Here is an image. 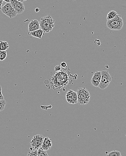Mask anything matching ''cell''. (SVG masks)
I'll return each mask as SVG.
<instances>
[{
    "mask_svg": "<svg viewBox=\"0 0 126 156\" xmlns=\"http://www.w3.org/2000/svg\"><path fill=\"white\" fill-rule=\"evenodd\" d=\"M27 1V0H24V1Z\"/></svg>",
    "mask_w": 126,
    "mask_h": 156,
    "instance_id": "4316f807",
    "label": "cell"
},
{
    "mask_svg": "<svg viewBox=\"0 0 126 156\" xmlns=\"http://www.w3.org/2000/svg\"><path fill=\"white\" fill-rule=\"evenodd\" d=\"M3 1H6V2L10 3V0H3Z\"/></svg>",
    "mask_w": 126,
    "mask_h": 156,
    "instance_id": "cb8c5ba5",
    "label": "cell"
},
{
    "mask_svg": "<svg viewBox=\"0 0 126 156\" xmlns=\"http://www.w3.org/2000/svg\"><path fill=\"white\" fill-rule=\"evenodd\" d=\"M118 14L115 11H112L109 12V13L107 14L106 16V19L107 20H111L115 17Z\"/></svg>",
    "mask_w": 126,
    "mask_h": 156,
    "instance_id": "5bb4252c",
    "label": "cell"
},
{
    "mask_svg": "<svg viewBox=\"0 0 126 156\" xmlns=\"http://www.w3.org/2000/svg\"><path fill=\"white\" fill-rule=\"evenodd\" d=\"M6 104V102L5 99L0 100V112L2 111L5 109Z\"/></svg>",
    "mask_w": 126,
    "mask_h": 156,
    "instance_id": "e0dca14e",
    "label": "cell"
},
{
    "mask_svg": "<svg viewBox=\"0 0 126 156\" xmlns=\"http://www.w3.org/2000/svg\"><path fill=\"white\" fill-rule=\"evenodd\" d=\"M44 34V31L41 29L34 31L28 32V34L29 35L32 36L34 37H36V38H39V39L42 38V36Z\"/></svg>",
    "mask_w": 126,
    "mask_h": 156,
    "instance_id": "7c38bea8",
    "label": "cell"
},
{
    "mask_svg": "<svg viewBox=\"0 0 126 156\" xmlns=\"http://www.w3.org/2000/svg\"><path fill=\"white\" fill-rule=\"evenodd\" d=\"M7 56L6 51H0V61H3L6 59Z\"/></svg>",
    "mask_w": 126,
    "mask_h": 156,
    "instance_id": "2e32d148",
    "label": "cell"
},
{
    "mask_svg": "<svg viewBox=\"0 0 126 156\" xmlns=\"http://www.w3.org/2000/svg\"><path fill=\"white\" fill-rule=\"evenodd\" d=\"M52 145V142L51 139L49 137H46L44 138L41 147L44 150H50Z\"/></svg>",
    "mask_w": 126,
    "mask_h": 156,
    "instance_id": "8fae6325",
    "label": "cell"
},
{
    "mask_svg": "<svg viewBox=\"0 0 126 156\" xmlns=\"http://www.w3.org/2000/svg\"><path fill=\"white\" fill-rule=\"evenodd\" d=\"M123 25V20L120 15L117 14L115 17L111 20H107L106 26L112 30H120Z\"/></svg>",
    "mask_w": 126,
    "mask_h": 156,
    "instance_id": "7a4b0ae2",
    "label": "cell"
},
{
    "mask_svg": "<svg viewBox=\"0 0 126 156\" xmlns=\"http://www.w3.org/2000/svg\"><path fill=\"white\" fill-rule=\"evenodd\" d=\"M39 24L40 29L44 31V32L48 33L51 31L55 26V20L49 14L40 19Z\"/></svg>",
    "mask_w": 126,
    "mask_h": 156,
    "instance_id": "6da1fadb",
    "label": "cell"
},
{
    "mask_svg": "<svg viewBox=\"0 0 126 156\" xmlns=\"http://www.w3.org/2000/svg\"><path fill=\"white\" fill-rule=\"evenodd\" d=\"M17 1H20V2H23L24 0H17Z\"/></svg>",
    "mask_w": 126,
    "mask_h": 156,
    "instance_id": "484cf974",
    "label": "cell"
},
{
    "mask_svg": "<svg viewBox=\"0 0 126 156\" xmlns=\"http://www.w3.org/2000/svg\"><path fill=\"white\" fill-rule=\"evenodd\" d=\"M38 156H49L46 151L42 149L41 147L38 150Z\"/></svg>",
    "mask_w": 126,
    "mask_h": 156,
    "instance_id": "9a60e30c",
    "label": "cell"
},
{
    "mask_svg": "<svg viewBox=\"0 0 126 156\" xmlns=\"http://www.w3.org/2000/svg\"><path fill=\"white\" fill-rule=\"evenodd\" d=\"M37 155H38V150H34L31 152H29L28 153L27 156H37Z\"/></svg>",
    "mask_w": 126,
    "mask_h": 156,
    "instance_id": "d6986e66",
    "label": "cell"
},
{
    "mask_svg": "<svg viewBox=\"0 0 126 156\" xmlns=\"http://www.w3.org/2000/svg\"><path fill=\"white\" fill-rule=\"evenodd\" d=\"M44 137L40 135H37L33 137L30 141L31 148L33 150H39L42 146Z\"/></svg>",
    "mask_w": 126,
    "mask_h": 156,
    "instance_id": "8992f818",
    "label": "cell"
},
{
    "mask_svg": "<svg viewBox=\"0 0 126 156\" xmlns=\"http://www.w3.org/2000/svg\"><path fill=\"white\" fill-rule=\"evenodd\" d=\"M61 67L63 68H65L67 67V64L65 62H62L61 64Z\"/></svg>",
    "mask_w": 126,
    "mask_h": 156,
    "instance_id": "7402d4cb",
    "label": "cell"
},
{
    "mask_svg": "<svg viewBox=\"0 0 126 156\" xmlns=\"http://www.w3.org/2000/svg\"><path fill=\"white\" fill-rule=\"evenodd\" d=\"M10 3L18 14H21L25 11V6L23 2L17 0H10Z\"/></svg>",
    "mask_w": 126,
    "mask_h": 156,
    "instance_id": "52a82bcc",
    "label": "cell"
},
{
    "mask_svg": "<svg viewBox=\"0 0 126 156\" xmlns=\"http://www.w3.org/2000/svg\"><path fill=\"white\" fill-rule=\"evenodd\" d=\"M1 10L3 14L10 18L15 17L18 14L13 7L9 2H6V5L1 8Z\"/></svg>",
    "mask_w": 126,
    "mask_h": 156,
    "instance_id": "5b68a950",
    "label": "cell"
},
{
    "mask_svg": "<svg viewBox=\"0 0 126 156\" xmlns=\"http://www.w3.org/2000/svg\"><path fill=\"white\" fill-rule=\"evenodd\" d=\"M101 77V71H97L94 73L91 80V84L95 87H99Z\"/></svg>",
    "mask_w": 126,
    "mask_h": 156,
    "instance_id": "9c48e42d",
    "label": "cell"
},
{
    "mask_svg": "<svg viewBox=\"0 0 126 156\" xmlns=\"http://www.w3.org/2000/svg\"><path fill=\"white\" fill-rule=\"evenodd\" d=\"M40 29L39 22L37 19H33L30 22L28 25L29 32L34 31Z\"/></svg>",
    "mask_w": 126,
    "mask_h": 156,
    "instance_id": "30bf717a",
    "label": "cell"
},
{
    "mask_svg": "<svg viewBox=\"0 0 126 156\" xmlns=\"http://www.w3.org/2000/svg\"><path fill=\"white\" fill-rule=\"evenodd\" d=\"M9 48V45L6 41H0V51H6Z\"/></svg>",
    "mask_w": 126,
    "mask_h": 156,
    "instance_id": "4fadbf2b",
    "label": "cell"
},
{
    "mask_svg": "<svg viewBox=\"0 0 126 156\" xmlns=\"http://www.w3.org/2000/svg\"><path fill=\"white\" fill-rule=\"evenodd\" d=\"M101 72V80L98 87L101 89H103L109 86L110 82L112 81V77L108 71L103 70Z\"/></svg>",
    "mask_w": 126,
    "mask_h": 156,
    "instance_id": "277c9868",
    "label": "cell"
},
{
    "mask_svg": "<svg viewBox=\"0 0 126 156\" xmlns=\"http://www.w3.org/2000/svg\"><path fill=\"white\" fill-rule=\"evenodd\" d=\"M4 99V97L2 94V92H1V87L0 86V100Z\"/></svg>",
    "mask_w": 126,
    "mask_h": 156,
    "instance_id": "44dd1931",
    "label": "cell"
},
{
    "mask_svg": "<svg viewBox=\"0 0 126 156\" xmlns=\"http://www.w3.org/2000/svg\"><path fill=\"white\" fill-rule=\"evenodd\" d=\"M61 66L59 65H56V66L55 67V70L56 72L60 71L61 70Z\"/></svg>",
    "mask_w": 126,
    "mask_h": 156,
    "instance_id": "ffe728a7",
    "label": "cell"
},
{
    "mask_svg": "<svg viewBox=\"0 0 126 156\" xmlns=\"http://www.w3.org/2000/svg\"><path fill=\"white\" fill-rule=\"evenodd\" d=\"M35 11L36 12H38V11H39V8H36V9H35Z\"/></svg>",
    "mask_w": 126,
    "mask_h": 156,
    "instance_id": "d4e9b609",
    "label": "cell"
},
{
    "mask_svg": "<svg viewBox=\"0 0 126 156\" xmlns=\"http://www.w3.org/2000/svg\"><path fill=\"white\" fill-rule=\"evenodd\" d=\"M78 103L80 105H85L88 104L90 98L89 92L85 88H80L77 91Z\"/></svg>",
    "mask_w": 126,
    "mask_h": 156,
    "instance_id": "3957f363",
    "label": "cell"
},
{
    "mask_svg": "<svg viewBox=\"0 0 126 156\" xmlns=\"http://www.w3.org/2000/svg\"><path fill=\"white\" fill-rule=\"evenodd\" d=\"M66 99L70 104H75L78 102L77 94V92L69 90L66 94Z\"/></svg>",
    "mask_w": 126,
    "mask_h": 156,
    "instance_id": "ba28073f",
    "label": "cell"
},
{
    "mask_svg": "<svg viewBox=\"0 0 126 156\" xmlns=\"http://www.w3.org/2000/svg\"><path fill=\"white\" fill-rule=\"evenodd\" d=\"M3 0H0V10H1V6H2V4L3 3Z\"/></svg>",
    "mask_w": 126,
    "mask_h": 156,
    "instance_id": "603a6c76",
    "label": "cell"
},
{
    "mask_svg": "<svg viewBox=\"0 0 126 156\" xmlns=\"http://www.w3.org/2000/svg\"><path fill=\"white\" fill-rule=\"evenodd\" d=\"M107 156H121V154L120 152L118 151H113L107 154Z\"/></svg>",
    "mask_w": 126,
    "mask_h": 156,
    "instance_id": "ac0fdd59",
    "label": "cell"
}]
</instances>
